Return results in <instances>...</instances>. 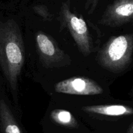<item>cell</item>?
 <instances>
[{"mask_svg": "<svg viewBox=\"0 0 133 133\" xmlns=\"http://www.w3.org/2000/svg\"><path fill=\"white\" fill-rule=\"evenodd\" d=\"M25 62V50L16 22H0V66L10 86L14 99L18 93V79Z\"/></svg>", "mask_w": 133, "mask_h": 133, "instance_id": "cell-1", "label": "cell"}, {"mask_svg": "<svg viewBox=\"0 0 133 133\" xmlns=\"http://www.w3.org/2000/svg\"><path fill=\"white\" fill-rule=\"evenodd\" d=\"M99 64L115 74L125 72L133 64V31L112 36L97 55Z\"/></svg>", "mask_w": 133, "mask_h": 133, "instance_id": "cell-2", "label": "cell"}, {"mask_svg": "<svg viewBox=\"0 0 133 133\" xmlns=\"http://www.w3.org/2000/svg\"><path fill=\"white\" fill-rule=\"evenodd\" d=\"M59 18L62 25L69 29L81 53L85 56L89 55L93 46L87 23L83 17H78L71 11L70 0L61 4Z\"/></svg>", "mask_w": 133, "mask_h": 133, "instance_id": "cell-3", "label": "cell"}, {"mask_svg": "<svg viewBox=\"0 0 133 133\" xmlns=\"http://www.w3.org/2000/svg\"><path fill=\"white\" fill-rule=\"evenodd\" d=\"M99 22L112 27L133 25V0H115L108 5Z\"/></svg>", "mask_w": 133, "mask_h": 133, "instance_id": "cell-4", "label": "cell"}, {"mask_svg": "<svg viewBox=\"0 0 133 133\" xmlns=\"http://www.w3.org/2000/svg\"><path fill=\"white\" fill-rule=\"evenodd\" d=\"M54 90L58 93L79 96L101 94L103 89L98 83L84 77H73L55 84Z\"/></svg>", "mask_w": 133, "mask_h": 133, "instance_id": "cell-5", "label": "cell"}, {"mask_svg": "<svg viewBox=\"0 0 133 133\" xmlns=\"http://www.w3.org/2000/svg\"><path fill=\"white\" fill-rule=\"evenodd\" d=\"M36 44L38 51L47 64L60 62L64 58V53L50 36L42 32L37 33Z\"/></svg>", "mask_w": 133, "mask_h": 133, "instance_id": "cell-6", "label": "cell"}, {"mask_svg": "<svg viewBox=\"0 0 133 133\" xmlns=\"http://www.w3.org/2000/svg\"><path fill=\"white\" fill-rule=\"evenodd\" d=\"M82 110L87 113L107 116H129L133 115V107L122 104L91 105L82 107Z\"/></svg>", "mask_w": 133, "mask_h": 133, "instance_id": "cell-7", "label": "cell"}, {"mask_svg": "<svg viewBox=\"0 0 133 133\" xmlns=\"http://www.w3.org/2000/svg\"><path fill=\"white\" fill-rule=\"evenodd\" d=\"M0 119L4 133H23L10 108L4 100H0Z\"/></svg>", "mask_w": 133, "mask_h": 133, "instance_id": "cell-8", "label": "cell"}, {"mask_svg": "<svg viewBox=\"0 0 133 133\" xmlns=\"http://www.w3.org/2000/svg\"><path fill=\"white\" fill-rule=\"evenodd\" d=\"M51 119L57 124L70 128H76L78 123L76 118L69 110L62 109H57L50 113Z\"/></svg>", "mask_w": 133, "mask_h": 133, "instance_id": "cell-9", "label": "cell"}, {"mask_svg": "<svg viewBox=\"0 0 133 133\" xmlns=\"http://www.w3.org/2000/svg\"><path fill=\"white\" fill-rule=\"evenodd\" d=\"M34 12L40 16L44 20L51 21L53 18V15L50 13V12L48 10V7L44 5H35L33 8Z\"/></svg>", "mask_w": 133, "mask_h": 133, "instance_id": "cell-10", "label": "cell"}, {"mask_svg": "<svg viewBox=\"0 0 133 133\" xmlns=\"http://www.w3.org/2000/svg\"><path fill=\"white\" fill-rule=\"evenodd\" d=\"M100 0H86L84 8L89 14L94 12Z\"/></svg>", "mask_w": 133, "mask_h": 133, "instance_id": "cell-11", "label": "cell"}, {"mask_svg": "<svg viewBox=\"0 0 133 133\" xmlns=\"http://www.w3.org/2000/svg\"><path fill=\"white\" fill-rule=\"evenodd\" d=\"M126 133H133V122H132L131 124L128 127Z\"/></svg>", "mask_w": 133, "mask_h": 133, "instance_id": "cell-12", "label": "cell"}, {"mask_svg": "<svg viewBox=\"0 0 133 133\" xmlns=\"http://www.w3.org/2000/svg\"><path fill=\"white\" fill-rule=\"evenodd\" d=\"M130 96H133V86L132 87L131 90H130Z\"/></svg>", "mask_w": 133, "mask_h": 133, "instance_id": "cell-13", "label": "cell"}]
</instances>
